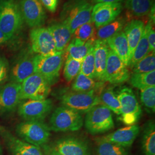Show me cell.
Here are the masks:
<instances>
[{"instance_id":"cell-8","label":"cell","mask_w":155,"mask_h":155,"mask_svg":"<svg viewBox=\"0 0 155 155\" xmlns=\"http://www.w3.org/2000/svg\"><path fill=\"white\" fill-rule=\"evenodd\" d=\"M63 106L71 108L81 114L87 113L94 106L101 104L99 95L95 91L89 92H70L61 97Z\"/></svg>"},{"instance_id":"cell-15","label":"cell","mask_w":155,"mask_h":155,"mask_svg":"<svg viewBox=\"0 0 155 155\" xmlns=\"http://www.w3.org/2000/svg\"><path fill=\"white\" fill-rule=\"evenodd\" d=\"M123 9L121 3H98L93 8L92 21L95 27L100 28L113 21Z\"/></svg>"},{"instance_id":"cell-36","label":"cell","mask_w":155,"mask_h":155,"mask_svg":"<svg viewBox=\"0 0 155 155\" xmlns=\"http://www.w3.org/2000/svg\"><path fill=\"white\" fill-rule=\"evenodd\" d=\"M81 72L88 77L95 79L94 45L90 49L82 61Z\"/></svg>"},{"instance_id":"cell-19","label":"cell","mask_w":155,"mask_h":155,"mask_svg":"<svg viewBox=\"0 0 155 155\" xmlns=\"http://www.w3.org/2000/svg\"><path fill=\"white\" fill-rule=\"evenodd\" d=\"M54 150L61 155H90L87 143L81 139L72 137L58 140Z\"/></svg>"},{"instance_id":"cell-3","label":"cell","mask_w":155,"mask_h":155,"mask_svg":"<svg viewBox=\"0 0 155 155\" xmlns=\"http://www.w3.org/2000/svg\"><path fill=\"white\" fill-rule=\"evenodd\" d=\"M64 58V51L47 55H35V72L41 75L51 86L55 84L59 80Z\"/></svg>"},{"instance_id":"cell-30","label":"cell","mask_w":155,"mask_h":155,"mask_svg":"<svg viewBox=\"0 0 155 155\" xmlns=\"http://www.w3.org/2000/svg\"><path fill=\"white\" fill-rule=\"evenodd\" d=\"M150 52V47L147 39V27L145 26L141 39L133 52L129 66L132 68L140 60L147 55Z\"/></svg>"},{"instance_id":"cell-4","label":"cell","mask_w":155,"mask_h":155,"mask_svg":"<svg viewBox=\"0 0 155 155\" xmlns=\"http://www.w3.org/2000/svg\"><path fill=\"white\" fill-rule=\"evenodd\" d=\"M83 124L82 114L64 106L56 108L50 120V129L54 132H75Z\"/></svg>"},{"instance_id":"cell-5","label":"cell","mask_w":155,"mask_h":155,"mask_svg":"<svg viewBox=\"0 0 155 155\" xmlns=\"http://www.w3.org/2000/svg\"><path fill=\"white\" fill-rule=\"evenodd\" d=\"M84 126L93 135L104 133L114 127L111 111L100 104L86 113Z\"/></svg>"},{"instance_id":"cell-37","label":"cell","mask_w":155,"mask_h":155,"mask_svg":"<svg viewBox=\"0 0 155 155\" xmlns=\"http://www.w3.org/2000/svg\"><path fill=\"white\" fill-rule=\"evenodd\" d=\"M140 99L144 107L148 111L155 112V86H150L140 90Z\"/></svg>"},{"instance_id":"cell-43","label":"cell","mask_w":155,"mask_h":155,"mask_svg":"<svg viewBox=\"0 0 155 155\" xmlns=\"http://www.w3.org/2000/svg\"><path fill=\"white\" fill-rule=\"evenodd\" d=\"M47 155H61L60 154H59L57 152H56L55 150H52L51 151H50V152H49V153Z\"/></svg>"},{"instance_id":"cell-40","label":"cell","mask_w":155,"mask_h":155,"mask_svg":"<svg viewBox=\"0 0 155 155\" xmlns=\"http://www.w3.org/2000/svg\"><path fill=\"white\" fill-rule=\"evenodd\" d=\"M45 9L52 13L55 12L59 0H39Z\"/></svg>"},{"instance_id":"cell-9","label":"cell","mask_w":155,"mask_h":155,"mask_svg":"<svg viewBox=\"0 0 155 155\" xmlns=\"http://www.w3.org/2000/svg\"><path fill=\"white\" fill-rule=\"evenodd\" d=\"M20 84L21 100H45L51 91L49 83L36 72L25 79Z\"/></svg>"},{"instance_id":"cell-33","label":"cell","mask_w":155,"mask_h":155,"mask_svg":"<svg viewBox=\"0 0 155 155\" xmlns=\"http://www.w3.org/2000/svg\"><path fill=\"white\" fill-rule=\"evenodd\" d=\"M74 38L83 41L95 40V28L93 21L81 25L73 33Z\"/></svg>"},{"instance_id":"cell-20","label":"cell","mask_w":155,"mask_h":155,"mask_svg":"<svg viewBox=\"0 0 155 155\" xmlns=\"http://www.w3.org/2000/svg\"><path fill=\"white\" fill-rule=\"evenodd\" d=\"M95 79L105 82L106 63L110 48L106 40L97 39L94 44Z\"/></svg>"},{"instance_id":"cell-14","label":"cell","mask_w":155,"mask_h":155,"mask_svg":"<svg viewBox=\"0 0 155 155\" xmlns=\"http://www.w3.org/2000/svg\"><path fill=\"white\" fill-rule=\"evenodd\" d=\"M130 72L116 54L110 50L106 63L105 82L111 84H120L129 79Z\"/></svg>"},{"instance_id":"cell-35","label":"cell","mask_w":155,"mask_h":155,"mask_svg":"<svg viewBox=\"0 0 155 155\" xmlns=\"http://www.w3.org/2000/svg\"><path fill=\"white\" fill-rule=\"evenodd\" d=\"M133 73H147L155 71V51L150 52L132 68Z\"/></svg>"},{"instance_id":"cell-11","label":"cell","mask_w":155,"mask_h":155,"mask_svg":"<svg viewBox=\"0 0 155 155\" xmlns=\"http://www.w3.org/2000/svg\"><path fill=\"white\" fill-rule=\"evenodd\" d=\"M33 52L31 51L21 53L9 68V78L11 82L21 84L35 73Z\"/></svg>"},{"instance_id":"cell-29","label":"cell","mask_w":155,"mask_h":155,"mask_svg":"<svg viewBox=\"0 0 155 155\" xmlns=\"http://www.w3.org/2000/svg\"><path fill=\"white\" fill-rule=\"evenodd\" d=\"M153 5L152 0H127L125 3L127 9L137 17L148 15Z\"/></svg>"},{"instance_id":"cell-23","label":"cell","mask_w":155,"mask_h":155,"mask_svg":"<svg viewBox=\"0 0 155 155\" xmlns=\"http://www.w3.org/2000/svg\"><path fill=\"white\" fill-rule=\"evenodd\" d=\"M144 27L143 21L139 20H133L129 22L124 28V32L127 39L130 61L134 50L141 39Z\"/></svg>"},{"instance_id":"cell-38","label":"cell","mask_w":155,"mask_h":155,"mask_svg":"<svg viewBox=\"0 0 155 155\" xmlns=\"http://www.w3.org/2000/svg\"><path fill=\"white\" fill-rule=\"evenodd\" d=\"M9 68L8 59L5 56L0 55V86L9 78Z\"/></svg>"},{"instance_id":"cell-25","label":"cell","mask_w":155,"mask_h":155,"mask_svg":"<svg viewBox=\"0 0 155 155\" xmlns=\"http://www.w3.org/2000/svg\"><path fill=\"white\" fill-rule=\"evenodd\" d=\"M125 18L123 17H118L113 21L106 25L97 28L95 37L97 39L106 40L121 31L125 24Z\"/></svg>"},{"instance_id":"cell-42","label":"cell","mask_w":155,"mask_h":155,"mask_svg":"<svg viewBox=\"0 0 155 155\" xmlns=\"http://www.w3.org/2000/svg\"><path fill=\"white\" fill-rule=\"evenodd\" d=\"M95 3H121L123 0H93Z\"/></svg>"},{"instance_id":"cell-26","label":"cell","mask_w":155,"mask_h":155,"mask_svg":"<svg viewBox=\"0 0 155 155\" xmlns=\"http://www.w3.org/2000/svg\"><path fill=\"white\" fill-rule=\"evenodd\" d=\"M141 147L143 155H155V122L150 121L144 128Z\"/></svg>"},{"instance_id":"cell-6","label":"cell","mask_w":155,"mask_h":155,"mask_svg":"<svg viewBox=\"0 0 155 155\" xmlns=\"http://www.w3.org/2000/svg\"><path fill=\"white\" fill-rule=\"evenodd\" d=\"M51 129L43 121H25L18 124L17 134L25 142L40 147L50 140Z\"/></svg>"},{"instance_id":"cell-2","label":"cell","mask_w":155,"mask_h":155,"mask_svg":"<svg viewBox=\"0 0 155 155\" xmlns=\"http://www.w3.org/2000/svg\"><path fill=\"white\" fill-rule=\"evenodd\" d=\"M24 23L18 2L0 1V29L11 40L20 32Z\"/></svg>"},{"instance_id":"cell-17","label":"cell","mask_w":155,"mask_h":155,"mask_svg":"<svg viewBox=\"0 0 155 155\" xmlns=\"http://www.w3.org/2000/svg\"><path fill=\"white\" fill-rule=\"evenodd\" d=\"M140 131L139 125L134 124L119 129L104 136L100 139L104 141L117 144L124 148L130 147Z\"/></svg>"},{"instance_id":"cell-21","label":"cell","mask_w":155,"mask_h":155,"mask_svg":"<svg viewBox=\"0 0 155 155\" xmlns=\"http://www.w3.org/2000/svg\"><path fill=\"white\" fill-rule=\"evenodd\" d=\"M110 50L114 52L127 66L130 61L127 39L124 31H120L106 40Z\"/></svg>"},{"instance_id":"cell-31","label":"cell","mask_w":155,"mask_h":155,"mask_svg":"<svg viewBox=\"0 0 155 155\" xmlns=\"http://www.w3.org/2000/svg\"><path fill=\"white\" fill-rule=\"evenodd\" d=\"M129 80L133 87L140 90L150 86H155V71L147 73H133Z\"/></svg>"},{"instance_id":"cell-28","label":"cell","mask_w":155,"mask_h":155,"mask_svg":"<svg viewBox=\"0 0 155 155\" xmlns=\"http://www.w3.org/2000/svg\"><path fill=\"white\" fill-rule=\"evenodd\" d=\"M100 102L117 115H121V105L117 95L111 87L104 89L100 95Z\"/></svg>"},{"instance_id":"cell-32","label":"cell","mask_w":155,"mask_h":155,"mask_svg":"<svg viewBox=\"0 0 155 155\" xmlns=\"http://www.w3.org/2000/svg\"><path fill=\"white\" fill-rule=\"evenodd\" d=\"M98 155H130L125 148L110 142L97 140Z\"/></svg>"},{"instance_id":"cell-13","label":"cell","mask_w":155,"mask_h":155,"mask_svg":"<svg viewBox=\"0 0 155 155\" xmlns=\"http://www.w3.org/2000/svg\"><path fill=\"white\" fill-rule=\"evenodd\" d=\"M31 51L36 55H47L56 52L55 43L47 28H32L29 32Z\"/></svg>"},{"instance_id":"cell-45","label":"cell","mask_w":155,"mask_h":155,"mask_svg":"<svg viewBox=\"0 0 155 155\" xmlns=\"http://www.w3.org/2000/svg\"><path fill=\"white\" fill-rule=\"evenodd\" d=\"M1 111H2V109H1V107H0V112H1Z\"/></svg>"},{"instance_id":"cell-44","label":"cell","mask_w":155,"mask_h":155,"mask_svg":"<svg viewBox=\"0 0 155 155\" xmlns=\"http://www.w3.org/2000/svg\"><path fill=\"white\" fill-rule=\"evenodd\" d=\"M0 155H2V149H1V144H0Z\"/></svg>"},{"instance_id":"cell-34","label":"cell","mask_w":155,"mask_h":155,"mask_svg":"<svg viewBox=\"0 0 155 155\" xmlns=\"http://www.w3.org/2000/svg\"><path fill=\"white\" fill-rule=\"evenodd\" d=\"M82 61L67 57L66 61L63 71V75L68 82H71L81 72Z\"/></svg>"},{"instance_id":"cell-1","label":"cell","mask_w":155,"mask_h":155,"mask_svg":"<svg viewBox=\"0 0 155 155\" xmlns=\"http://www.w3.org/2000/svg\"><path fill=\"white\" fill-rule=\"evenodd\" d=\"M93 6L86 0H72L64 6L61 13V22L72 35L81 25L92 21Z\"/></svg>"},{"instance_id":"cell-10","label":"cell","mask_w":155,"mask_h":155,"mask_svg":"<svg viewBox=\"0 0 155 155\" xmlns=\"http://www.w3.org/2000/svg\"><path fill=\"white\" fill-rule=\"evenodd\" d=\"M53 102L51 99L27 100L20 103L18 114L25 121H43L51 113Z\"/></svg>"},{"instance_id":"cell-39","label":"cell","mask_w":155,"mask_h":155,"mask_svg":"<svg viewBox=\"0 0 155 155\" xmlns=\"http://www.w3.org/2000/svg\"><path fill=\"white\" fill-rule=\"evenodd\" d=\"M147 39L149 43L150 52L155 51V32L153 28V23L149 21L147 24Z\"/></svg>"},{"instance_id":"cell-22","label":"cell","mask_w":155,"mask_h":155,"mask_svg":"<svg viewBox=\"0 0 155 155\" xmlns=\"http://www.w3.org/2000/svg\"><path fill=\"white\" fill-rule=\"evenodd\" d=\"M47 29L55 41L56 51H64L72 35L69 28L63 22H55L51 24Z\"/></svg>"},{"instance_id":"cell-27","label":"cell","mask_w":155,"mask_h":155,"mask_svg":"<svg viewBox=\"0 0 155 155\" xmlns=\"http://www.w3.org/2000/svg\"><path fill=\"white\" fill-rule=\"evenodd\" d=\"M103 82H97L94 79L90 78L80 72L75 78L72 85V90L75 92H89L95 91L102 86Z\"/></svg>"},{"instance_id":"cell-12","label":"cell","mask_w":155,"mask_h":155,"mask_svg":"<svg viewBox=\"0 0 155 155\" xmlns=\"http://www.w3.org/2000/svg\"><path fill=\"white\" fill-rule=\"evenodd\" d=\"M18 4L24 21L28 27L39 28L45 24L47 15L39 0H20Z\"/></svg>"},{"instance_id":"cell-41","label":"cell","mask_w":155,"mask_h":155,"mask_svg":"<svg viewBox=\"0 0 155 155\" xmlns=\"http://www.w3.org/2000/svg\"><path fill=\"white\" fill-rule=\"evenodd\" d=\"M10 41V39L0 29V46L6 45Z\"/></svg>"},{"instance_id":"cell-18","label":"cell","mask_w":155,"mask_h":155,"mask_svg":"<svg viewBox=\"0 0 155 155\" xmlns=\"http://www.w3.org/2000/svg\"><path fill=\"white\" fill-rule=\"evenodd\" d=\"M21 84L10 82L0 86V107L2 111L15 110L20 99Z\"/></svg>"},{"instance_id":"cell-16","label":"cell","mask_w":155,"mask_h":155,"mask_svg":"<svg viewBox=\"0 0 155 155\" xmlns=\"http://www.w3.org/2000/svg\"><path fill=\"white\" fill-rule=\"evenodd\" d=\"M0 131L12 155H43L39 147L17 138L3 127Z\"/></svg>"},{"instance_id":"cell-7","label":"cell","mask_w":155,"mask_h":155,"mask_svg":"<svg viewBox=\"0 0 155 155\" xmlns=\"http://www.w3.org/2000/svg\"><path fill=\"white\" fill-rule=\"evenodd\" d=\"M117 95L121 105L122 121L128 126L136 124L142 114V109L133 90L123 86Z\"/></svg>"},{"instance_id":"cell-24","label":"cell","mask_w":155,"mask_h":155,"mask_svg":"<svg viewBox=\"0 0 155 155\" xmlns=\"http://www.w3.org/2000/svg\"><path fill=\"white\" fill-rule=\"evenodd\" d=\"M94 41H83L74 38L67 48V57L82 61L90 49L94 45Z\"/></svg>"}]
</instances>
